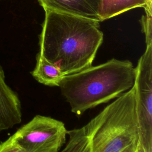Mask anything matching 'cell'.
Returning a JSON list of instances; mask_svg holds the SVG:
<instances>
[{
	"label": "cell",
	"mask_w": 152,
	"mask_h": 152,
	"mask_svg": "<svg viewBox=\"0 0 152 152\" xmlns=\"http://www.w3.org/2000/svg\"><path fill=\"white\" fill-rule=\"evenodd\" d=\"M40 35V52L65 75L91 66L103 34L99 22L46 10Z\"/></svg>",
	"instance_id": "obj_1"
},
{
	"label": "cell",
	"mask_w": 152,
	"mask_h": 152,
	"mask_svg": "<svg viewBox=\"0 0 152 152\" xmlns=\"http://www.w3.org/2000/svg\"><path fill=\"white\" fill-rule=\"evenodd\" d=\"M67 135L61 152H141L134 86Z\"/></svg>",
	"instance_id": "obj_2"
},
{
	"label": "cell",
	"mask_w": 152,
	"mask_h": 152,
	"mask_svg": "<svg viewBox=\"0 0 152 152\" xmlns=\"http://www.w3.org/2000/svg\"><path fill=\"white\" fill-rule=\"evenodd\" d=\"M135 74V67L131 61L113 58L65 75L59 87L71 112L80 116L130 90Z\"/></svg>",
	"instance_id": "obj_3"
},
{
	"label": "cell",
	"mask_w": 152,
	"mask_h": 152,
	"mask_svg": "<svg viewBox=\"0 0 152 152\" xmlns=\"http://www.w3.org/2000/svg\"><path fill=\"white\" fill-rule=\"evenodd\" d=\"M66 135L64 122L37 115L11 137L26 152H59Z\"/></svg>",
	"instance_id": "obj_4"
},
{
	"label": "cell",
	"mask_w": 152,
	"mask_h": 152,
	"mask_svg": "<svg viewBox=\"0 0 152 152\" xmlns=\"http://www.w3.org/2000/svg\"><path fill=\"white\" fill-rule=\"evenodd\" d=\"M135 70L134 86L141 152H152V43L146 45Z\"/></svg>",
	"instance_id": "obj_5"
},
{
	"label": "cell",
	"mask_w": 152,
	"mask_h": 152,
	"mask_svg": "<svg viewBox=\"0 0 152 152\" xmlns=\"http://www.w3.org/2000/svg\"><path fill=\"white\" fill-rule=\"evenodd\" d=\"M21 102L18 94L8 85L0 64V132L21 122Z\"/></svg>",
	"instance_id": "obj_6"
},
{
	"label": "cell",
	"mask_w": 152,
	"mask_h": 152,
	"mask_svg": "<svg viewBox=\"0 0 152 152\" xmlns=\"http://www.w3.org/2000/svg\"><path fill=\"white\" fill-rule=\"evenodd\" d=\"M45 11L49 10L100 22V0H38Z\"/></svg>",
	"instance_id": "obj_7"
},
{
	"label": "cell",
	"mask_w": 152,
	"mask_h": 152,
	"mask_svg": "<svg viewBox=\"0 0 152 152\" xmlns=\"http://www.w3.org/2000/svg\"><path fill=\"white\" fill-rule=\"evenodd\" d=\"M151 5L148 0H100V21L109 19L137 7H143L145 13L152 14Z\"/></svg>",
	"instance_id": "obj_8"
},
{
	"label": "cell",
	"mask_w": 152,
	"mask_h": 152,
	"mask_svg": "<svg viewBox=\"0 0 152 152\" xmlns=\"http://www.w3.org/2000/svg\"><path fill=\"white\" fill-rule=\"evenodd\" d=\"M39 83L49 87H59L65 75L55 65L46 60L39 53L36 55V64L31 72Z\"/></svg>",
	"instance_id": "obj_9"
},
{
	"label": "cell",
	"mask_w": 152,
	"mask_h": 152,
	"mask_svg": "<svg viewBox=\"0 0 152 152\" xmlns=\"http://www.w3.org/2000/svg\"><path fill=\"white\" fill-rule=\"evenodd\" d=\"M141 24L142 31L145 34L146 45L152 43L151 36V14H145L142 17Z\"/></svg>",
	"instance_id": "obj_10"
},
{
	"label": "cell",
	"mask_w": 152,
	"mask_h": 152,
	"mask_svg": "<svg viewBox=\"0 0 152 152\" xmlns=\"http://www.w3.org/2000/svg\"><path fill=\"white\" fill-rule=\"evenodd\" d=\"M0 152H26L10 137L0 143Z\"/></svg>",
	"instance_id": "obj_11"
},
{
	"label": "cell",
	"mask_w": 152,
	"mask_h": 152,
	"mask_svg": "<svg viewBox=\"0 0 152 152\" xmlns=\"http://www.w3.org/2000/svg\"></svg>",
	"instance_id": "obj_12"
}]
</instances>
